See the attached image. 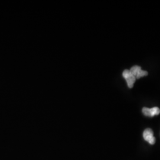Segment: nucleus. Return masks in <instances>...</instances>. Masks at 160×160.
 I'll list each match as a JSON object with an SVG mask.
<instances>
[{
    "label": "nucleus",
    "mask_w": 160,
    "mask_h": 160,
    "mask_svg": "<svg viewBox=\"0 0 160 160\" xmlns=\"http://www.w3.org/2000/svg\"><path fill=\"white\" fill-rule=\"evenodd\" d=\"M129 71L131 72L132 74L136 78V79H139L140 78L144 76H147L148 74L147 71H143L141 69V67L137 65L132 67Z\"/></svg>",
    "instance_id": "f257e3e1"
},
{
    "label": "nucleus",
    "mask_w": 160,
    "mask_h": 160,
    "mask_svg": "<svg viewBox=\"0 0 160 160\" xmlns=\"http://www.w3.org/2000/svg\"><path fill=\"white\" fill-rule=\"evenodd\" d=\"M122 75H123V77H124V78L126 80L127 85L128 86V87L132 88L133 87L134 83L137 80L136 78L132 74L130 71L128 69H125L123 72Z\"/></svg>",
    "instance_id": "f03ea898"
},
{
    "label": "nucleus",
    "mask_w": 160,
    "mask_h": 160,
    "mask_svg": "<svg viewBox=\"0 0 160 160\" xmlns=\"http://www.w3.org/2000/svg\"><path fill=\"white\" fill-rule=\"evenodd\" d=\"M143 139L151 145H154L155 143V138L154 137V132L151 129H145L143 133Z\"/></svg>",
    "instance_id": "7ed1b4c3"
},
{
    "label": "nucleus",
    "mask_w": 160,
    "mask_h": 160,
    "mask_svg": "<svg viewBox=\"0 0 160 160\" xmlns=\"http://www.w3.org/2000/svg\"><path fill=\"white\" fill-rule=\"evenodd\" d=\"M142 113L146 116L153 117L160 114V109L157 107H154L151 109L148 108H143L142 109Z\"/></svg>",
    "instance_id": "20e7f679"
}]
</instances>
